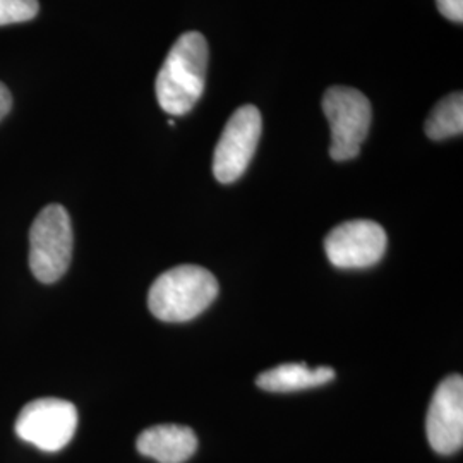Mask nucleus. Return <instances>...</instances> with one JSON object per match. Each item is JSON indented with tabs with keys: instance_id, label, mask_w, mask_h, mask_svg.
<instances>
[{
	"instance_id": "14",
	"label": "nucleus",
	"mask_w": 463,
	"mask_h": 463,
	"mask_svg": "<svg viewBox=\"0 0 463 463\" xmlns=\"http://www.w3.org/2000/svg\"><path fill=\"white\" fill-rule=\"evenodd\" d=\"M11 109H13V95L5 84L0 83V120L11 112Z\"/></svg>"
},
{
	"instance_id": "2",
	"label": "nucleus",
	"mask_w": 463,
	"mask_h": 463,
	"mask_svg": "<svg viewBox=\"0 0 463 463\" xmlns=\"http://www.w3.org/2000/svg\"><path fill=\"white\" fill-rule=\"evenodd\" d=\"M218 296V281L201 266L183 265L160 275L151 285V315L166 323H183L204 313Z\"/></svg>"
},
{
	"instance_id": "11",
	"label": "nucleus",
	"mask_w": 463,
	"mask_h": 463,
	"mask_svg": "<svg viewBox=\"0 0 463 463\" xmlns=\"http://www.w3.org/2000/svg\"><path fill=\"white\" fill-rule=\"evenodd\" d=\"M426 134L434 141L460 136L463 131V97L460 91L448 95L430 112L426 120Z\"/></svg>"
},
{
	"instance_id": "8",
	"label": "nucleus",
	"mask_w": 463,
	"mask_h": 463,
	"mask_svg": "<svg viewBox=\"0 0 463 463\" xmlns=\"http://www.w3.org/2000/svg\"><path fill=\"white\" fill-rule=\"evenodd\" d=\"M426 432L432 449L451 455L463 445V380L451 374L441 381L430 400Z\"/></svg>"
},
{
	"instance_id": "12",
	"label": "nucleus",
	"mask_w": 463,
	"mask_h": 463,
	"mask_svg": "<svg viewBox=\"0 0 463 463\" xmlns=\"http://www.w3.org/2000/svg\"><path fill=\"white\" fill-rule=\"evenodd\" d=\"M38 11V0H0V26L32 21Z\"/></svg>"
},
{
	"instance_id": "5",
	"label": "nucleus",
	"mask_w": 463,
	"mask_h": 463,
	"mask_svg": "<svg viewBox=\"0 0 463 463\" xmlns=\"http://www.w3.org/2000/svg\"><path fill=\"white\" fill-rule=\"evenodd\" d=\"M263 131L261 112L244 105L232 114L213 155V174L222 184L235 183L248 170Z\"/></svg>"
},
{
	"instance_id": "6",
	"label": "nucleus",
	"mask_w": 463,
	"mask_h": 463,
	"mask_svg": "<svg viewBox=\"0 0 463 463\" xmlns=\"http://www.w3.org/2000/svg\"><path fill=\"white\" fill-rule=\"evenodd\" d=\"M78 428L76 407L61 398H38L17 417L16 434L43 451H59L69 445Z\"/></svg>"
},
{
	"instance_id": "1",
	"label": "nucleus",
	"mask_w": 463,
	"mask_h": 463,
	"mask_svg": "<svg viewBox=\"0 0 463 463\" xmlns=\"http://www.w3.org/2000/svg\"><path fill=\"white\" fill-rule=\"evenodd\" d=\"M208 71V43L198 32L181 34L168 52L155 83L156 99L170 116H184L198 103Z\"/></svg>"
},
{
	"instance_id": "13",
	"label": "nucleus",
	"mask_w": 463,
	"mask_h": 463,
	"mask_svg": "<svg viewBox=\"0 0 463 463\" xmlns=\"http://www.w3.org/2000/svg\"><path fill=\"white\" fill-rule=\"evenodd\" d=\"M436 5H438V11L449 21L462 23L463 0H436Z\"/></svg>"
},
{
	"instance_id": "7",
	"label": "nucleus",
	"mask_w": 463,
	"mask_h": 463,
	"mask_svg": "<svg viewBox=\"0 0 463 463\" xmlns=\"http://www.w3.org/2000/svg\"><path fill=\"white\" fill-rule=\"evenodd\" d=\"M388 244L386 232L373 220H350L326 235L325 250L330 263L342 269L376 265Z\"/></svg>"
},
{
	"instance_id": "4",
	"label": "nucleus",
	"mask_w": 463,
	"mask_h": 463,
	"mask_svg": "<svg viewBox=\"0 0 463 463\" xmlns=\"http://www.w3.org/2000/svg\"><path fill=\"white\" fill-rule=\"evenodd\" d=\"M323 112L330 122L331 158L335 162L355 158L371 128V101L359 90L333 86L323 97Z\"/></svg>"
},
{
	"instance_id": "9",
	"label": "nucleus",
	"mask_w": 463,
	"mask_h": 463,
	"mask_svg": "<svg viewBox=\"0 0 463 463\" xmlns=\"http://www.w3.org/2000/svg\"><path fill=\"white\" fill-rule=\"evenodd\" d=\"M136 447L141 455L158 463H184L194 455L198 438L185 426L164 424L143 430Z\"/></svg>"
},
{
	"instance_id": "10",
	"label": "nucleus",
	"mask_w": 463,
	"mask_h": 463,
	"mask_svg": "<svg viewBox=\"0 0 463 463\" xmlns=\"http://www.w3.org/2000/svg\"><path fill=\"white\" fill-rule=\"evenodd\" d=\"M335 380L331 367H309L306 364H281L268 369L256 378V384L273 393H290L321 386Z\"/></svg>"
},
{
	"instance_id": "3",
	"label": "nucleus",
	"mask_w": 463,
	"mask_h": 463,
	"mask_svg": "<svg viewBox=\"0 0 463 463\" xmlns=\"http://www.w3.org/2000/svg\"><path fill=\"white\" fill-rule=\"evenodd\" d=\"M72 225L64 206L49 204L34 218L30 231V268L36 280H61L72 258Z\"/></svg>"
}]
</instances>
